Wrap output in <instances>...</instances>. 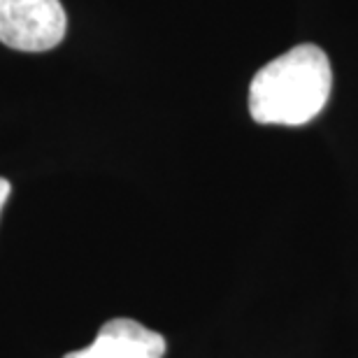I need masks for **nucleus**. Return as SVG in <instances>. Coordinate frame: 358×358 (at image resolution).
Wrapping results in <instances>:
<instances>
[{
	"instance_id": "nucleus-3",
	"label": "nucleus",
	"mask_w": 358,
	"mask_h": 358,
	"mask_svg": "<svg viewBox=\"0 0 358 358\" xmlns=\"http://www.w3.org/2000/svg\"><path fill=\"white\" fill-rule=\"evenodd\" d=\"M166 338L133 319H110L98 331L93 345L63 358H163Z\"/></svg>"
},
{
	"instance_id": "nucleus-1",
	"label": "nucleus",
	"mask_w": 358,
	"mask_h": 358,
	"mask_svg": "<svg viewBox=\"0 0 358 358\" xmlns=\"http://www.w3.org/2000/svg\"><path fill=\"white\" fill-rule=\"evenodd\" d=\"M333 89V70L324 49L298 45L256 73L249 112L266 126H303L324 110Z\"/></svg>"
},
{
	"instance_id": "nucleus-4",
	"label": "nucleus",
	"mask_w": 358,
	"mask_h": 358,
	"mask_svg": "<svg viewBox=\"0 0 358 358\" xmlns=\"http://www.w3.org/2000/svg\"><path fill=\"white\" fill-rule=\"evenodd\" d=\"M10 191H12L10 182H7L5 177H0V212H3V205H5V200L10 198Z\"/></svg>"
},
{
	"instance_id": "nucleus-2",
	"label": "nucleus",
	"mask_w": 358,
	"mask_h": 358,
	"mask_svg": "<svg viewBox=\"0 0 358 358\" xmlns=\"http://www.w3.org/2000/svg\"><path fill=\"white\" fill-rule=\"evenodd\" d=\"M61 0H0V42L17 52H49L66 38Z\"/></svg>"
}]
</instances>
